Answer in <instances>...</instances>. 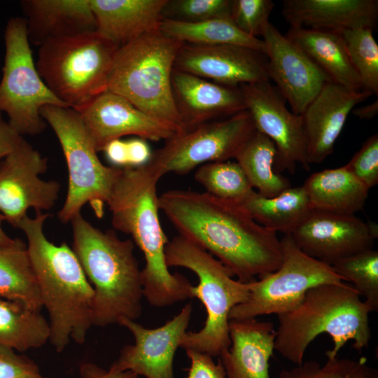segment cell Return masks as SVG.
I'll return each instance as SVG.
<instances>
[{
	"mask_svg": "<svg viewBox=\"0 0 378 378\" xmlns=\"http://www.w3.org/2000/svg\"><path fill=\"white\" fill-rule=\"evenodd\" d=\"M47 169L48 159L24 138L0 162V213L13 227L30 208L43 212L55 206L61 186L40 178Z\"/></svg>",
	"mask_w": 378,
	"mask_h": 378,
	"instance_id": "obj_13",
	"label": "cell"
},
{
	"mask_svg": "<svg viewBox=\"0 0 378 378\" xmlns=\"http://www.w3.org/2000/svg\"><path fill=\"white\" fill-rule=\"evenodd\" d=\"M98 151L111 141L124 136L158 141L179 131L141 111L122 96L106 90L76 111Z\"/></svg>",
	"mask_w": 378,
	"mask_h": 378,
	"instance_id": "obj_18",
	"label": "cell"
},
{
	"mask_svg": "<svg viewBox=\"0 0 378 378\" xmlns=\"http://www.w3.org/2000/svg\"><path fill=\"white\" fill-rule=\"evenodd\" d=\"M370 190L378 183V134L369 137L345 165Z\"/></svg>",
	"mask_w": 378,
	"mask_h": 378,
	"instance_id": "obj_39",
	"label": "cell"
},
{
	"mask_svg": "<svg viewBox=\"0 0 378 378\" xmlns=\"http://www.w3.org/2000/svg\"><path fill=\"white\" fill-rule=\"evenodd\" d=\"M360 297L345 282L309 289L295 308L277 315L274 350L300 365L310 343L324 332L334 343L326 354L337 356L350 340L357 351L368 348L371 340L369 314L372 310Z\"/></svg>",
	"mask_w": 378,
	"mask_h": 378,
	"instance_id": "obj_5",
	"label": "cell"
},
{
	"mask_svg": "<svg viewBox=\"0 0 378 378\" xmlns=\"http://www.w3.org/2000/svg\"><path fill=\"white\" fill-rule=\"evenodd\" d=\"M246 109L249 112L255 130L275 144L278 170L293 174L297 164L308 170L307 143L301 115L289 110L286 101L270 81L243 84L239 86Z\"/></svg>",
	"mask_w": 378,
	"mask_h": 378,
	"instance_id": "obj_14",
	"label": "cell"
},
{
	"mask_svg": "<svg viewBox=\"0 0 378 378\" xmlns=\"http://www.w3.org/2000/svg\"><path fill=\"white\" fill-rule=\"evenodd\" d=\"M241 205L260 225L284 234H291L312 211L303 186L290 187L274 197L254 191Z\"/></svg>",
	"mask_w": 378,
	"mask_h": 378,
	"instance_id": "obj_28",
	"label": "cell"
},
{
	"mask_svg": "<svg viewBox=\"0 0 378 378\" xmlns=\"http://www.w3.org/2000/svg\"><path fill=\"white\" fill-rule=\"evenodd\" d=\"M0 297L20 302L36 311L43 308L27 246L21 239L0 244Z\"/></svg>",
	"mask_w": 378,
	"mask_h": 378,
	"instance_id": "obj_30",
	"label": "cell"
},
{
	"mask_svg": "<svg viewBox=\"0 0 378 378\" xmlns=\"http://www.w3.org/2000/svg\"><path fill=\"white\" fill-rule=\"evenodd\" d=\"M81 378H139V375L129 370L114 371L105 370L92 363H85L80 368Z\"/></svg>",
	"mask_w": 378,
	"mask_h": 378,
	"instance_id": "obj_45",
	"label": "cell"
},
{
	"mask_svg": "<svg viewBox=\"0 0 378 378\" xmlns=\"http://www.w3.org/2000/svg\"><path fill=\"white\" fill-rule=\"evenodd\" d=\"M232 2V0H168L162 16L192 22L230 17Z\"/></svg>",
	"mask_w": 378,
	"mask_h": 378,
	"instance_id": "obj_37",
	"label": "cell"
},
{
	"mask_svg": "<svg viewBox=\"0 0 378 378\" xmlns=\"http://www.w3.org/2000/svg\"><path fill=\"white\" fill-rule=\"evenodd\" d=\"M53 130L62 147L68 169L67 194L58 218L67 223L88 203L102 217L122 168L104 165L78 111L48 105L40 111Z\"/></svg>",
	"mask_w": 378,
	"mask_h": 378,
	"instance_id": "obj_9",
	"label": "cell"
},
{
	"mask_svg": "<svg viewBox=\"0 0 378 378\" xmlns=\"http://www.w3.org/2000/svg\"><path fill=\"white\" fill-rule=\"evenodd\" d=\"M49 338V322L40 311L0 297V345L22 352L43 346Z\"/></svg>",
	"mask_w": 378,
	"mask_h": 378,
	"instance_id": "obj_32",
	"label": "cell"
},
{
	"mask_svg": "<svg viewBox=\"0 0 378 378\" xmlns=\"http://www.w3.org/2000/svg\"><path fill=\"white\" fill-rule=\"evenodd\" d=\"M195 179L206 192L241 204L255 190L237 162H214L200 166Z\"/></svg>",
	"mask_w": 378,
	"mask_h": 378,
	"instance_id": "obj_33",
	"label": "cell"
},
{
	"mask_svg": "<svg viewBox=\"0 0 378 378\" xmlns=\"http://www.w3.org/2000/svg\"><path fill=\"white\" fill-rule=\"evenodd\" d=\"M323 364L315 360L302 362L290 369L282 370L277 378H378V371L368 363L365 357L359 359L340 358L326 354Z\"/></svg>",
	"mask_w": 378,
	"mask_h": 378,
	"instance_id": "obj_36",
	"label": "cell"
},
{
	"mask_svg": "<svg viewBox=\"0 0 378 378\" xmlns=\"http://www.w3.org/2000/svg\"><path fill=\"white\" fill-rule=\"evenodd\" d=\"M158 206L179 235L213 255L241 282L273 272L281 263L276 233L241 204L206 192L172 190L158 197Z\"/></svg>",
	"mask_w": 378,
	"mask_h": 378,
	"instance_id": "obj_1",
	"label": "cell"
},
{
	"mask_svg": "<svg viewBox=\"0 0 378 378\" xmlns=\"http://www.w3.org/2000/svg\"><path fill=\"white\" fill-rule=\"evenodd\" d=\"M277 150L267 136L255 131L235 157L253 188L274 197L290 187V181L274 170Z\"/></svg>",
	"mask_w": 378,
	"mask_h": 378,
	"instance_id": "obj_31",
	"label": "cell"
},
{
	"mask_svg": "<svg viewBox=\"0 0 378 378\" xmlns=\"http://www.w3.org/2000/svg\"><path fill=\"white\" fill-rule=\"evenodd\" d=\"M229 336L230 346L219 356L226 378H270L269 361L276 337L273 323L230 319Z\"/></svg>",
	"mask_w": 378,
	"mask_h": 378,
	"instance_id": "obj_22",
	"label": "cell"
},
{
	"mask_svg": "<svg viewBox=\"0 0 378 378\" xmlns=\"http://www.w3.org/2000/svg\"><path fill=\"white\" fill-rule=\"evenodd\" d=\"M168 0H90L97 31L121 47L158 30Z\"/></svg>",
	"mask_w": 378,
	"mask_h": 378,
	"instance_id": "obj_25",
	"label": "cell"
},
{
	"mask_svg": "<svg viewBox=\"0 0 378 378\" xmlns=\"http://www.w3.org/2000/svg\"><path fill=\"white\" fill-rule=\"evenodd\" d=\"M274 6L271 0H232L230 18L243 33L258 38L270 23Z\"/></svg>",
	"mask_w": 378,
	"mask_h": 378,
	"instance_id": "obj_38",
	"label": "cell"
},
{
	"mask_svg": "<svg viewBox=\"0 0 378 378\" xmlns=\"http://www.w3.org/2000/svg\"><path fill=\"white\" fill-rule=\"evenodd\" d=\"M71 222L72 249L94 289L92 326L104 327L122 318H139L142 270L134 253V241L94 227L81 213Z\"/></svg>",
	"mask_w": 378,
	"mask_h": 378,
	"instance_id": "obj_4",
	"label": "cell"
},
{
	"mask_svg": "<svg viewBox=\"0 0 378 378\" xmlns=\"http://www.w3.org/2000/svg\"><path fill=\"white\" fill-rule=\"evenodd\" d=\"M372 94L328 82L301 115L307 143V161L321 163L330 155L349 114Z\"/></svg>",
	"mask_w": 378,
	"mask_h": 378,
	"instance_id": "obj_20",
	"label": "cell"
},
{
	"mask_svg": "<svg viewBox=\"0 0 378 378\" xmlns=\"http://www.w3.org/2000/svg\"><path fill=\"white\" fill-rule=\"evenodd\" d=\"M192 312V306L188 303L173 318L153 329L133 320L119 321L118 324L132 334L134 344L125 345L109 369L129 370L146 378H174V354L187 332Z\"/></svg>",
	"mask_w": 378,
	"mask_h": 378,
	"instance_id": "obj_15",
	"label": "cell"
},
{
	"mask_svg": "<svg viewBox=\"0 0 378 378\" xmlns=\"http://www.w3.org/2000/svg\"><path fill=\"white\" fill-rule=\"evenodd\" d=\"M38 47L36 69L66 106L78 111L106 90L118 47L97 31L48 40Z\"/></svg>",
	"mask_w": 378,
	"mask_h": 378,
	"instance_id": "obj_8",
	"label": "cell"
},
{
	"mask_svg": "<svg viewBox=\"0 0 378 378\" xmlns=\"http://www.w3.org/2000/svg\"><path fill=\"white\" fill-rule=\"evenodd\" d=\"M282 15L291 27L342 33L373 29L378 18L377 0H284Z\"/></svg>",
	"mask_w": 378,
	"mask_h": 378,
	"instance_id": "obj_23",
	"label": "cell"
},
{
	"mask_svg": "<svg viewBox=\"0 0 378 378\" xmlns=\"http://www.w3.org/2000/svg\"><path fill=\"white\" fill-rule=\"evenodd\" d=\"M128 167H139L150 160L152 152L145 139L136 137L127 140Z\"/></svg>",
	"mask_w": 378,
	"mask_h": 378,
	"instance_id": "obj_42",
	"label": "cell"
},
{
	"mask_svg": "<svg viewBox=\"0 0 378 378\" xmlns=\"http://www.w3.org/2000/svg\"><path fill=\"white\" fill-rule=\"evenodd\" d=\"M353 113L362 120H370L375 117L378 112V102L376 99L371 104L353 109Z\"/></svg>",
	"mask_w": 378,
	"mask_h": 378,
	"instance_id": "obj_46",
	"label": "cell"
},
{
	"mask_svg": "<svg viewBox=\"0 0 378 378\" xmlns=\"http://www.w3.org/2000/svg\"><path fill=\"white\" fill-rule=\"evenodd\" d=\"M344 281L365 298L372 312L378 309V251L371 249L342 258L331 265Z\"/></svg>",
	"mask_w": 378,
	"mask_h": 378,
	"instance_id": "obj_35",
	"label": "cell"
},
{
	"mask_svg": "<svg viewBox=\"0 0 378 378\" xmlns=\"http://www.w3.org/2000/svg\"><path fill=\"white\" fill-rule=\"evenodd\" d=\"M174 69L233 87L270 80L266 55L237 45L183 43Z\"/></svg>",
	"mask_w": 378,
	"mask_h": 378,
	"instance_id": "obj_17",
	"label": "cell"
},
{
	"mask_svg": "<svg viewBox=\"0 0 378 378\" xmlns=\"http://www.w3.org/2000/svg\"><path fill=\"white\" fill-rule=\"evenodd\" d=\"M158 181L146 165L122 168L106 204L114 228L131 235L144 254V297L151 306L163 308L192 298L193 286L183 274L171 273L166 264L169 240L159 220Z\"/></svg>",
	"mask_w": 378,
	"mask_h": 378,
	"instance_id": "obj_2",
	"label": "cell"
},
{
	"mask_svg": "<svg viewBox=\"0 0 378 378\" xmlns=\"http://www.w3.org/2000/svg\"><path fill=\"white\" fill-rule=\"evenodd\" d=\"M291 235L304 253L330 265L372 248L375 239L368 223L355 215L315 211H311Z\"/></svg>",
	"mask_w": 378,
	"mask_h": 378,
	"instance_id": "obj_19",
	"label": "cell"
},
{
	"mask_svg": "<svg viewBox=\"0 0 378 378\" xmlns=\"http://www.w3.org/2000/svg\"><path fill=\"white\" fill-rule=\"evenodd\" d=\"M372 28L359 27L342 31L347 53L363 88L378 94V45Z\"/></svg>",
	"mask_w": 378,
	"mask_h": 378,
	"instance_id": "obj_34",
	"label": "cell"
},
{
	"mask_svg": "<svg viewBox=\"0 0 378 378\" xmlns=\"http://www.w3.org/2000/svg\"><path fill=\"white\" fill-rule=\"evenodd\" d=\"M106 158L113 167H128L127 141L120 139L108 142L103 148Z\"/></svg>",
	"mask_w": 378,
	"mask_h": 378,
	"instance_id": "obj_44",
	"label": "cell"
},
{
	"mask_svg": "<svg viewBox=\"0 0 378 378\" xmlns=\"http://www.w3.org/2000/svg\"><path fill=\"white\" fill-rule=\"evenodd\" d=\"M285 36L297 45L332 82L351 90H363L341 33L290 27Z\"/></svg>",
	"mask_w": 378,
	"mask_h": 378,
	"instance_id": "obj_26",
	"label": "cell"
},
{
	"mask_svg": "<svg viewBox=\"0 0 378 378\" xmlns=\"http://www.w3.org/2000/svg\"><path fill=\"white\" fill-rule=\"evenodd\" d=\"M22 139L23 136L4 119L0 111V159L11 153Z\"/></svg>",
	"mask_w": 378,
	"mask_h": 378,
	"instance_id": "obj_43",
	"label": "cell"
},
{
	"mask_svg": "<svg viewBox=\"0 0 378 378\" xmlns=\"http://www.w3.org/2000/svg\"><path fill=\"white\" fill-rule=\"evenodd\" d=\"M30 44L97 31L90 0H22Z\"/></svg>",
	"mask_w": 378,
	"mask_h": 378,
	"instance_id": "obj_24",
	"label": "cell"
},
{
	"mask_svg": "<svg viewBox=\"0 0 378 378\" xmlns=\"http://www.w3.org/2000/svg\"><path fill=\"white\" fill-rule=\"evenodd\" d=\"M183 43L160 29L119 47L106 90L118 94L148 115L175 127H186L176 109L172 86L176 55Z\"/></svg>",
	"mask_w": 378,
	"mask_h": 378,
	"instance_id": "obj_6",
	"label": "cell"
},
{
	"mask_svg": "<svg viewBox=\"0 0 378 378\" xmlns=\"http://www.w3.org/2000/svg\"><path fill=\"white\" fill-rule=\"evenodd\" d=\"M302 186L312 211L344 215L361 211L369 192L345 165L313 173Z\"/></svg>",
	"mask_w": 378,
	"mask_h": 378,
	"instance_id": "obj_27",
	"label": "cell"
},
{
	"mask_svg": "<svg viewBox=\"0 0 378 378\" xmlns=\"http://www.w3.org/2000/svg\"><path fill=\"white\" fill-rule=\"evenodd\" d=\"M172 86L186 130L246 110L239 87L219 84L175 69Z\"/></svg>",
	"mask_w": 378,
	"mask_h": 378,
	"instance_id": "obj_21",
	"label": "cell"
},
{
	"mask_svg": "<svg viewBox=\"0 0 378 378\" xmlns=\"http://www.w3.org/2000/svg\"><path fill=\"white\" fill-rule=\"evenodd\" d=\"M48 213L26 215L18 228L27 240V250L34 271L43 308L49 316V342L57 352L71 340L85 342L92 326L94 289L73 249L66 242L56 245L45 235Z\"/></svg>",
	"mask_w": 378,
	"mask_h": 378,
	"instance_id": "obj_3",
	"label": "cell"
},
{
	"mask_svg": "<svg viewBox=\"0 0 378 378\" xmlns=\"http://www.w3.org/2000/svg\"><path fill=\"white\" fill-rule=\"evenodd\" d=\"M282 260L279 268L248 282L247 300L234 307L230 319L255 318L262 315H276L295 308L307 291L325 284L344 282L328 264L304 253L291 234L280 239Z\"/></svg>",
	"mask_w": 378,
	"mask_h": 378,
	"instance_id": "obj_11",
	"label": "cell"
},
{
	"mask_svg": "<svg viewBox=\"0 0 378 378\" xmlns=\"http://www.w3.org/2000/svg\"><path fill=\"white\" fill-rule=\"evenodd\" d=\"M164 255L168 267H182L197 276L199 284L193 286V298H197L206 311L204 327L197 332H186L180 347L219 356L231 344L230 312L247 300L248 284L233 279L232 272L220 260L179 234L168 241Z\"/></svg>",
	"mask_w": 378,
	"mask_h": 378,
	"instance_id": "obj_7",
	"label": "cell"
},
{
	"mask_svg": "<svg viewBox=\"0 0 378 378\" xmlns=\"http://www.w3.org/2000/svg\"><path fill=\"white\" fill-rule=\"evenodd\" d=\"M6 220L4 216L0 213V244H9L14 239L10 237L2 227L3 221Z\"/></svg>",
	"mask_w": 378,
	"mask_h": 378,
	"instance_id": "obj_47",
	"label": "cell"
},
{
	"mask_svg": "<svg viewBox=\"0 0 378 378\" xmlns=\"http://www.w3.org/2000/svg\"><path fill=\"white\" fill-rule=\"evenodd\" d=\"M9 346L0 345V378H26L40 374L37 365Z\"/></svg>",
	"mask_w": 378,
	"mask_h": 378,
	"instance_id": "obj_40",
	"label": "cell"
},
{
	"mask_svg": "<svg viewBox=\"0 0 378 378\" xmlns=\"http://www.w3.org/2000/svg\"><path fill=\"white\" fill-rule=\"evenodd\" d=\"M26 378H45V377H42L41 375V374H40L38 375L31 376V377H26Z\"/></svg>",
	"mask_w": 378,
	"mask_h": 378,
	"instance_id": "obj_48",
	"label": "cell"
},
{
	"mask_svg": "<svg viewBox=\"0 0 378 378\" xmlns=\"http://www.w3.org/2000/svg\"><path fill=\"white\" fill-rule=\"evenodd\" d=\"M190 360L187 378H226L223 365L215 363L211 356L195 351H186Z\"/></svg>",
	"mask_w": 378,
	"mask_h": 378,
	"instance_id": "obj_41",
	"label": "cell"
},
{
	"mask_svg": "<svg viewBox=\"0 0 378 378\" xmlns=\"http://www.w3.org/2000/svg\"><path fill=\"white\" fill-rule=\"evenodd\" d=\"M262 36L267 48L270 80L274 81L291 111L302 115L323 86L331 80L297 45L270 22Z\"/></svg>",
	"mask_w": 378,
	"mask_h": 378,
	"instance_id": "obj_16",
	"label": "cell"
},
{
	"mask_svg": "<svg viewBox=\"0 0 378 378\" xmlns=\"http://www.w3.org/2000/svg\"><path fill=\"white\" fill-rule=\"evenodd\" d=\"M5 57L0 82V111L21 136L42 133L46 122L41 109L66 106L41 78L32 56L24 18H10L4 31Z\"/></svg>",
	"mask_w": 378,
	"mask_h": 378,
	"instance_id": "obj_10",
	"label": "cell"
},
{
	"mask_svg": "<svg viewBox=\"0 0 378 378\" xmlns=\"http://www.w3.org/2000/svg\"><path fill=\"white\" fill-rule=\"evenodd\" d=\"M160 30L183 43L200 46L237 45L265 55L267 53L264 41L243 33L230 17L195 22L163 18L160 22Z\"/></svg>",
	"mask_w": 378,
	"mask_h": 378,
	"instance_id": "obj_29",
	"label": "cell"
},
{
	"mask_svg": "<svg viewBox=\"0 0 378 378\" xmlns=\"http://www.w3.org/2000/svg\"><path fill=\"white\" fill-rule=\"evenodd\" d=\"M255 131L246 109L174 134L146 166L158 180L169 173L186 174L206 163L234 159Z\"/></svg>",
	"mask_w": 378,
	"mask_h": 378,
	"instance_id": "obj_12",
	"label": "cell"
}]
</instances>
